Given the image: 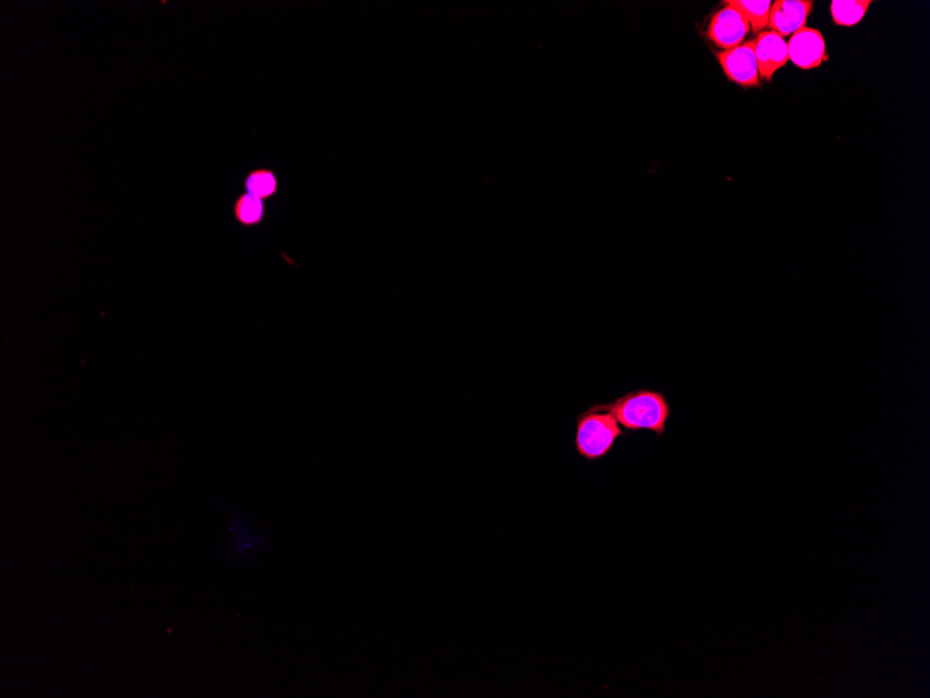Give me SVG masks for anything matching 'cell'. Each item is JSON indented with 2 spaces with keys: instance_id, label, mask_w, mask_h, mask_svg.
Returning <instances> with one entry per match:
<instances>
[{
  "instance_id": "cell-5",
  "label": "cell",
  "mask_w": 930,
  "mask_h": 698,
  "mask_svg": "<svg viewBox=\"0 0 930 698\" xmlns=\"http://www.w3.org/2000/svg\"><path fill=\"white\" fill-rule=\"evenodd\" d=\"M788 60L802 70L816 69L826 62V44L821 31L804 27L791 35L787 44Z\"/></svg>"
},
{
  "instance_id": "cell-7",
  "label": "cell",
  "mask_w": 930,
  "mask_h": 698,
  "mask_svg": "<svg viewBox=\"0 0 930 698\" xmlns=\"http://www.w3.org/2000/svg\"><path fill=\"white\" fill-rule=\"evenodd\" d=\"M755 40V56L759 76L766 81H772L777 70L787 65V42L784 41L782 35L772 30L762 31Z\"/></svg>"
},
{
  "instance_id": "cell-1",
  "label": "cell",
  "mask_w": 930,
  "mask_h": 698,
  "mask_svg": "<svg viewBox=\"0 0 930 698\" xmlns=\"http://www.w3.org/2000/svg\"><path fill=\"white\" fill-rule=\"evenodd\" d=\"M617 423L628 431H649L658 437L666 432L672 409L662 392L638 389L608 403Z\"/></svg>"
},
{
  "instance_id": "cell-2",
  "label": "cell",
  "mask_w": 930,
  "mask_h": 698,
  "mask_svg": "<svg viewBox=\"0 0 930 698\" xmlns=\"http://www.w3.org/2000/svg\"><path fill=\"white\" fill-rule=\"evenodd\" d=\"M575 427V451L588 462L608 456L616 442L626 437L608 403L582 411L575 420Z\"/></svg>"
},
{
  "instance_id": "cell-10",
  "label": "cell",
  "mask_w": 930,
  "mask_h": 698,
  "mask_svg": "<svg viewBox=\"0 0 930 698\" xmlns=\"http://www.w3.org/2000/svg\"><path fill=\"white\" fill-rule=\"evenodd\" d=\"M724 3L743 14L754 33H762L769 26L770 7H772V2L769 0H726Z\"/></svg>"
},
{
  "instance_id": "cell-6",
  "label": "cell",
  "mask_w": 930,
  "mask_h": 698,
  "mask_svg": "<svg viewBox=\"0 0 930 698\" xmlns=\"http://www.w3.org/2000/svg\"><path fill=\"white\" fill-rule=\"evenodd\" d=\"M812 9V0H777L770 7L768 27L783 38L790 37L805 27Z\"/></svg>"
},
{
  "instance_id": "cell-11",
  "label": "cell",
  "mask_w": 930,
  "mask_h": 698,
  "mask_svg": "<svg viewBox=\"0 0 930 698\" xmlns=\"http://www.w3.org/2000/svg\"><path fill=\"white\" fill-rule=\"evenodd\" d=\"M871 5V0H833L830 12L837 26L853 27L864 19Z\"/></svg>"
},
{
  "instance_id": "cell-3",
  "label": "cell",
  "mask_w": 930,
  "mask_h": 698,
  "mask_svg": "<svg viewBox=\"0 0 930 698\" xmlns=\"http://www.w3.org/2000/svg\"><path fill=\"white\" fill-rule=\"evenodd\" d=\"M750 30V23L743 14L723 2V6L709 17L704 37L717 48L730 51L744 44Z\"/></svg>"
},
{
  "instance_id": "cell-4",
  "label": "cell",
  "mask_w": 930,
  "mask_h": 698,
  "mask_svg": "<svg viewBox=\"0 0 930 698\" xmlns=\"http://www.w3.org/2000/svg\"><path fill=\"white\" fill-rule=\"evenodd\" d=\"M756 40L744 42L730 51H713L717 62L731 83L741 87H759L758 63L755 56Z\"/></svg>"
},
{
  "instance_id": "cell-8",
  "label": "cell",
  "mask_w": 930,
  "mask_h": 698,
  "mask_svg": "<svg viewBox=\"0 0 930 698\" xmlns=\"http://www.w3.org/2000/svg\"><path fill=\"white\" fill-rule=\"evenodd\" d=\"M232 214L234 221L243 228H258V226L264 225L268 207H266L264 200L244 191L234 200Z\"/></svg>"
},
{
  "instance_id": "cell-9",
  "label": "cell",
  "mask_w": 930,
  "mask_h": 698,
  "mask_svg": "<svg viewBox=\"0 0 930 698\" xmlns=\"http://www.w3.org/2000/svg\"><path fill=\"white\" fill-rule=\"evenodd\" d=\"M244 190L246 193L252 194V196L261 198V200L268 201L272 200L278 196L280 183L278 173L275 169L266 168H254L244 176L243 180Z\"/></svg>"
}]
</instances>
